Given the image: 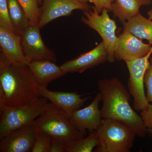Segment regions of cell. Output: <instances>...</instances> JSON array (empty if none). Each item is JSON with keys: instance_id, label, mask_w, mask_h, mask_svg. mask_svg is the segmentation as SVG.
<instances>
[{"instance_id": "6da1fadb", "label": "cell", "mask_w": 152, "mask_h": 152, "mask_svg": "<svg viewBox=\"0 0 152 152\" xmlns=\"http://www.w3.org/2000/svg\"><path fill=\"white\" fill-rule=\"evenodd\" d=\"M102 97L101 109L103 119L118 121L134 131L137 135L144 137L148 132L141 116L130 104V94L117 78L101 80L98 83Z\"/></svg>"}, {"instance_id": "7a4b0ae2", "label": "cell", "mask_w": 152, "mask_h": 152, "mask_svg": "<svg viewBox=\"0 0 152 152\" xmlns=\"http://www.w3.org/2000/svg\"><path fill=\"white\" fill-rule=\"evenodd\" d=\"M40 97L39 86L27 64L0 59V104L20 107Z\"/></svg>"}, {"instance_id": "3957f363", "label": "cell", "mask_w": 152, "mask_h": 152, "mask_svg": "<svg viewBox=\"0 0 152 152\" xmlns=\"http://www.w3.org/2000/svg\"><path fill=\"white\" fill-rule=\"evenodd\" d=\"M34 125L37 132L45 133L65 143L84 137L85 134L77 129L70 118L51 103L36 119Z\"/></svg>"}, {"instance_id": "277c9868", "label": "cell", "mask_w": 152, "mask_h": 152, "mask_svg": "<svg viewBox=\"0 0 152 152\" xmlns=\"http://www.w3.org/2000/svg\"><path fill=\"white\" fill-rule=\"evenodd\" d=\"M96 131L99 142L96 152H130L137 135L126 125L111 119H103Z\"/></svg>"}, {"instance_id": "5b68a950", "label": "cell", "mask_w": 152, "mask_h": 152, "mask_svg": "<svg viewBox=\"0 0 152 152\" xmlns=\"http://www.w3.org/2000/svg\"><path fill=\"white\" fill-rule=\"evenodd\" d=\"M48 101L40 97L31 103L20 107L0 104V138L11 131L33 124L46 109Z\"/></svg>"}, {"instance_id": "8992f818", "label": "cell", "mask_w": 152, "mask_h": 152, "mask_svg": "<svg viewBox=\"0 0 152 152\" xmlns=\"http://www.w3.org/2000/svg\"><path fill=\"white\" fill-rule=\"evenodd\" d=\"M108 11L104 9L99 13L94 7L84 11V17L82 21L99 34L103 40L109 55L108 61H115V50L118 40L116 35L117 26L116 22L109 16Z\"/></svg>"}, {"instance_id": "52a82bcc", "label": "cell", "mask_w": 152, "mask_h": 152, "mask_svg": "<svg viewBox=\"0 0 152 152\" xmlns=\"http://www.w3.org/2000/svg\"><path fill=\"white\" fill-rule=\"evenodd\" d=\"M152 54L151 53L142 58L126 62L129 74L128 83L129 92L133 98V107L138 111L145 110L150 104L145 93L144 77L150 66Z\"/></svg>"}, {"instance_id": "ba28073f", "label": "cell", "mask_w": 152, "mask_h": 152, "mask_svg": "<svg viewBox=\"0 0 152 152\" xmlns=\"http://www.w3.org/2000/svg\"><path fill=\"white\" fill-rule=\"evenodd\" d=\"M38 26L30 25L21 35L23 52L29 62L50 61L56 63V54L44 43Z\"/></svg>"}, {"instance_id": "9c48e42d", "label": "cell", "mask_w": 152, "mask_h": 152, "mask_svg": "<svg viewBox=\"0 0 152 152\" xmlns=\"http://www.w3.org/2000/svg\"><path fill=\"white\" fill-rule=\"evenodd\" d=\"M42 4L38 23L40 29L55 19L70 15L75 10L84 11L92 7L78 0H42Z\"/></svg>"}, {"instance_id": "30bf717a", "label": "cell", "mask_w": 152, "mask_h": 152, "mask_svg": "<svg viewBox=\"0 0 152 152\" xmlns=\"http://www.w3.org/2000/svg\"><path fill=\"white\" fill-rule=\"evenodd\" d=\"M37 132L34 123L11 131L0 138V152H31Z\"/></svg>"}, {"instance_id": "8fae6325", "label": "cell", "mask_w": 152, "mask_h": 152, "mask_svg": "<svg viewBox=\"0 0 152 152\" xmlns=\"http://www.w3.org/2000/svg\"><path fill=\"white\" fill-rule=\"evenodd\" d=\"M152 53L150 44L144 43L142 40L127 31H123L118 37L114 53L115 59L125 62L145 56Z\"/></svg>"}, {"instance_id": "7c38bea8", "label": "cell", "mask_w": 152, "mask_h": 152, "mask_svg": "<svg viewBox=\"0 0 152 152\" xmlns=\"http://www.w3.org/2000/svg\"><path fill=\"white\" fill-rule=\"evenodd\" d=\"M109 55L103 42L89 51L82 54L74 59L67 61L61 66L66 73H82L91 69L108 61Z\"/></svg>"}, {"instance_id": "4fadbf2b", "label": "cell", "mask_w": 152, "mask_h": 152, "mask_svg": "<svg viewBox=\"0 0 152 152\" xmlns=\"http://www.w3.org/2000/svg\"><path fill=\"white\" fill-rule=\"evenodd\" d=\"M0 46V59L15 64H28L23 52L21 36L1 24Z\"/></svg>"}, {"instance_id": "5bb4252c", "label": "cell", "mask_w": 152, "mask_h": 152, "mask_svg": "<svg viewBox=\"0 0 152 152\" xmlns=\"http://www.w3.org/2000/svg\"><path fill=\"white\" fill-rule=\"evenodd\" d=\"M102 97L99 93L88 106L77 110L70 117L77 129L85 134L86 131L91 134L97 130L100 126L103 119L101 110L99 109Z\"/></svg>"}, {"instance_id": "9a60e30c", "label": "cell", "mask_w": 152, "mask_h": 152, "mask_svg": "<svg viewBox=\"0 0 152 152\" xmlns=\"http://www.w3.org/2000/svg\"><path fill=\"white\" fill-rule=\"evenodd\" d=\"M39 90L41 97L46 98L50 103L69 118L90 98H82L77 93L50 91L47 87H39Z\"/></svg>"}, {"instance_id": "2e32d148", "label": "cell", "mask_w": 152, "mask_h": 152, "mask_svg": "<svg viewBox=\"0 0 152 152\" xmlns=\"http://www.w3.org/2000/svg\"><path fill=\"white\" fill-rule=\"evenodd\" d=\"M28 66L39 87H47L51 82L67 74L61 66L50 61H32Z\"/></svg>"}, {"instance_id": "e0dca14e", "label": "cell", "mask_w": 152, "mask_h": 152, "mask_svg": "<svg viewBox=\"0 0 152 152\" xmlns=\"http://www.w3.org/2000/svg\"><path fill=\"white\" fill-rule=\"evenodd\" d=\"M151 3V0H114L112 12L114 16L124 23L140 13L142 6L149 5Z\"/></svg>"}, {"instance_id": "ac0fdd59", "label": "cell", "mask_w": 152, "mask_h": 152, "mask_svg": "<svg viewBox=\"0 0 152 152\" xmlns=\"http://www.w3.org/2000/svg\"><path fill=\"white\" fill-rule=\"evenodd\" d=\"M123 24L124 31L129 32L140 39L147 40L152 45V20L139 13Z\"/></svg>"}, {"instance_id": "d6986e66", "label": "cell", "mask_w": 152, "mask_h": 152, "mask_svg": "<svg viewBox=\"0 0 152 152\" xmlns=\"http://www.w3.org/2000/svg\"><path fill=\"white\" fill-rule=\"evenodd\" d=\"M11 21L16 32L21 35L30 25L29 20L18 0H7Z\"/></svg>"}, {"instance_id": "ffe728a7", "label": "cell", "mask_w": 152, "mask_h": 152, "mask_svg": "<svg viewBox=\"0 0 152 152\" xmlns=\"http://www.w3.org/2000/svg\"><path fill=\"white\" fill-rule=\"evenodd\" d=\"M99 142L96 131L91 133L88 137L65 143V152H91L97 147Z\"/></svg>"}, {"instance_id": "44dd1931", "label": "cell", "mask_w": 152, "mask_h": 152, "mask_svg": "<svg viewBox=\"0 0 152 152\" xmlns=\"http://www.w3.org/2000/svg\"><path fill=\"white\" fill-rule=\"evenodd\" d=\"M29 20L30 25L38 26L39 20L40 7L37 0H18Z\"/></svg>"}, {"instance_id": "7402d4cb", "label": "cell", "mask_w": 152, "mask_h": 152, "mask_svg": "<svg viewBox=\"0 0 152 152\" xmlns=\"http://www.w3.org/2000/svg\"><path fill=\"white\" fill-rule=\"evenodd\" d=\"M53 137L45 133L37 132L32 152H50Z\"/></svg>"}, {"instance_id": "603a6c76", "label": "cell", "mask_w": 152, "mask_h": 152, "mask_svg": "<svg viewBox=\"0 0 152 152\" xmlns=\"http://www.w3.org/2000/svg\"><path fill=\"white\" fill-rule=\"evenodd\" d=\"M0 24L16 33L10 18L7 0H0Z\"/></svg>"}, {"instance_id": "cb8c5ba5", "label": "cell", "mask_w": 152, "mask_h": 152, "mask_svg": "<svg viewBox=\"0 0 152 152\" xmlns=\"http://www.w3.org/2000/svg\"><path fill=\"white\" fill-rule=\"evenodd\" d=\"M150 64L145 73L144 82L146 88V96L150 103H152V57L150 58Z\"/></svg>"}, {"instance_id": "d4e9b609", "label": "cell", "mask_w": 152, "mask_h": 152, "mask_svg": "<svg viewBox=\"0 0 152 152\" xmlns=\"http://www.w3.org/2000/svg\"><path fill=\"white\" fill-rule=\"evenodd\" d=\"M80 2L87 3L89 2L93 3L95 8L99 13H101L104 9H106L108 12L112 11V4L114 0H78Z\"/></svg>"}, {"instance_id": "484cf974", "label": "cell", "mask_w": 152, "mask_h": 152, "mask_svg": "<svg viewBox=\"0 0 152 152\" xmlns=\"http://www.w3.org/2000/svg\"><path fill=\"white\" fill-rule=\"evenodd\" d=\"M141 116L147 129H152V103L141 112Z\"/></svg>"}, {"instance_id": "4316f807", "label": "cell", "mask_w": 152, "mask_h": 152, "mask_svg": "<svg viewBox=\"0 0 152 152\" xmlns=\"http://www.w3.org/2000/svg\"><path fill=\"white\" fill-rule=\"evenodd\" d=\"M65 142L59 139L53 138L50 152H64Z\"/></svg>"}, {"instance_id": "83f0119b", "label": "cell", "mask_w": 152, "mask_h": 152, "mask_svg": "<svg viewBox=\"0 0 152 152\" xmlns=\"http://www.w3.org/2000/svg\"><path fill=\"white\" fill-rule=\"evenodd\" d=\"M148 15L149 16V19L152 20V9L148 12Z\"/></svg>"}, {"instance_id": "f1b7e54d", "label": "cell", "mask_w": 152, "mask_h": 152, "mask_svg": "<svg viewBox=\"0 0 152 152\" xmlns=\"http://www.w3.org/2000/svg\"><path fill=\"white\" fill-rule=\"evenodd\" d=\"M148 132L150 133L152 135V129H147Z\"/></svg>"}, {"instance_id": "f546056e", "label": "cell", "mask_w": 152, "mask_h": 152, "mask_svg": "<svg viewBox=\"0 0 152 152\" xmlns=\"http://www.w3.org/2000/svg\"><path fill=\"white\" fill-rule=\"evenodd\" d=\"M39 4H42V0H37Z\"/></svg>"}]
</instances>
